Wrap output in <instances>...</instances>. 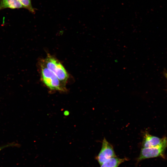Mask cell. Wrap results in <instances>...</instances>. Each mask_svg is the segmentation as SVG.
Returning <instances> with one entry per match:
<instances>
[{
	"mask_svg": "<svg viewBox=\"0 0 167 167\" xmlns=\"http://www.w3.org/2000/svg\"><path fill=\"white\" fill-rule=\"evenodd\" d=\"M7 8L15 9L24 7L18 0H1L0 11Z\"/></svg>",
	"mask_w": 167,
	"mask_h": 167,
	"instance_id": "cell-6",
	"label": "cell"
},
{
	"mask_svg": "<svg viewBox=\"0 0 167 167\" xmlns=\"http://www.w3.org/2000/svg\"><path fill=\"white\" fill-rule=\"evenodd\" d=\"M128 160L127 158H120L116 156L110 158L101 165V167H118L124 161Z\"/></svg>",
	"mask_w": 167,
	"mask_h": 167,
	"instance_id": "cell-7",
	"label": "cell"
},
{
	"mask_svg": "<svg viewBox=\"0 0 167 167\" xmlns=\"http://www.w3.org/2000/svg\"><path fill=\"white\" fill-rule=\"evenodd\" d=\"M15 146V144H14V143H10L4 146H2L0 147V151L3 149V148H5L10 147V146Z\"/></svg>",
	"mask_w": 167,
	"mask_h": 167,
	"instance_id": "cell-9",
	"label": "cell"
},
{
	"mask_svg": "<svg viewBox=\"0 0 167 167\" xmlns=\"http://www.w3.org/2000/svg\"><path fill=\"white\" fill-rule=\"evenodd\" d=\"M167 146V142L155 147L143 148L137 159L139 162L146 159L162 156Z\"/></svg>",
	"mask_w": 167,
	"mask_h": 167,
	"instance_id": "cell-3",
	"label": "cell"
},
{
	"mask_svg": "<svg viewBox=\"0 0 167 167\" xmlns=\"http://www.w3.org/2000/svg\"><path fill=\"white\" fill-rule=\"evenodd\" d=\"M41 79L44 84L52 90L65 92L66 87L61 83L57 76L45 65L42 59L39 62Z\"/></svg>",
	"mask_w": 167,
	"mask_h": 167,
	"instance_id": "cell-1",
	"label": "cell"
},
{
	"mask_svg": "<svg viewBox=\"0 0 167 167\" xmlns=\"http://www.w3.org/2000/svg\"><path fill=\"white\" fill-rule=\"evenodd\" d=\"M116 156L112 146L104 138L102 141L101 149L96 157V159L101 165L108 159Z\"/></svg>",
	"mask_w": 167,
	"mask_h": 167,
	"instance_id": "cell-4",
	"label": "cell"
},
{
	"mask_svg": "<svg viewBox=\"0 0 167 167\" xmlns=\"http://www.w3.org/2000/svg\"><path fill=\"white\" fill-rule=\"evenodd\" d=\"M24 8L27 9L29 11L32 13L34 14L35 11V9L33 8L31 2V0H18Z\"/></svg>",
	"mask_w": 167,
	"mask_h": 167,
	"instance_id": "cell-8",
	"label": "cell"
},
{
	"mask_svg": "<svg viewBox=\"0 0 167 167\" xmlns=\"http://www.w3.org/2000/svg\"><path fill=\"white\" fill-rule=\"evenodd\" d=\"M166 142L167 140L166 138H161L146 133L143 136L142 145L143 148L151 147Z\"/></svg>",
	"mask_w": 167,
	"mask_h": 167,
	"instance_id": "cell-5",
	"label": "cell"
},
{
	"mask_svg": "<svg viewBox=\"0 0 167 167\" xmlns=\"http://www.w3.org/2000/svg\"><path fill=\"white\" fill-rule=\"evenodd\" d=\"M165 76L166 78L167 79V73H165Z\"/></svg>",
	"mask_w": 167,
	"mask_h": 167,
	"instance_id": "cell-10",
	"label": "cell"
},
{
	"mask_svg": "<svg viewBox=\"0 0 167 167\" xmlns=\"http://www.w3.org/2000/svg\"><path fill=\"white\" fill-rule=\"evenodd\" d=\"M42 60L46 67L55 74L62 84L66 87L69 75L61 63L49 54Z\"/></svg>",
	"mask_w": 167,
	"mask_h": 167,
	"instance_id": "cell-2",
	"label": "cell"
}]
</instances>
